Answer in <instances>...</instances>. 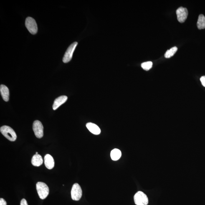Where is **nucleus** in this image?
<instances>
[{"instance_id":"obj_1","label":"nucleus","mask_w":205,"mask_h":205,"mask_svg":"<svg viewBox=\"0 0 205 205\" xmlns=\"http://www.w3.org/2000/svg\"><path fill=\"white\" fill-rule=\"evenodd\" d=\"M0 131L6 139L11 141H15L17 138L15 132L13 129L8 126L4 125L1 127Z\"/></svg>"},{"instance_id":"obj_2","label":"nucleus","mask_w":205,"mask_h":205,"mask_svg":"<svg viewBox=\"0 0 205 205\" xmlns=\"http://www.w3.org/2000/svg\"><path fill=\"white\" fill-rule=\"evenodd\" d=\"M36 189L38 194L41 199H45L48 195L49 188L45 183L42 182H38L36 184Z\"/></svg>"},{"instance_id":"obj_3","label":"nucleus","mask_w":205,"mask_h":205,"mask_svg":"<svg viewBox=\"0 0 205 205\" xmlns=\"http://www.w3.org/2000/svg\"><path fill=\"white\" fill-rule=\"evenodd\" d=\"M135 204L136 205H148V198L143 192L139 191L136 193L134 197Z\"/></svg>"},{"instance_id":"obj_4","label":"nucleus","mask_w":205,"mask_h":205,"mask_svg":"<svg viewBox=\"0 0 205 205\" xmlns=\"http://www.w3.org/2000/svg\"><path fill=\"white\" fill-rule=\"evenodd\" d=\"M25 25L29 32L33 35L36 34L38 31L37 23L32 18L28 17L26 19Z\"/></svg>"},{"instance_id":"obj_5","label":"nucleus","mask_w":205,"mask_h":205,"mask_svg":"<svg viewBox=\"0 0 205 205\" xmlns=\"http://www.w3.org/2000/svg\"><path fill=\"white\" fill-rule=\"evenodd\" d=\"M71 197L74 201H78L82 196V190L78 183H76L72 186L71 190Z\"/></svg>"},{"instance_id":"obj_6","label":"nucleus","mask_w":205,"mask_h":205,"mask_svg":"<svg viewBox=\"0 0 205 205\" xmlns=\"http://www.w3.org/2000/svg\"><path fill=\"white\" fill-rule=\"evenodd\" d=\"M77 45V43L75 42L73 43L69 46L64 54L63 61L65 63L70 62L72 59L73 54L75 51L76 47Z\"/></svg>"},{"instance_id":"obj_7","label":"nucleus","mask_w":205,"mask_h":205,"mask_svg":"<svg viewBox=\"0 0 205 205\" xmlns=\"http://www.w3.org/2000/svg\"><path fill=\"white\" fill-rule=\"evenodd\" d=\"M33 130L37 138H41L44 136V127L39 120H35L33 124Z\"/></svg>"},{"instance_id":"obj_8","label":"nucleus","mask_w":205,"mask_h":205,"mask_svg":"<svg viewBox=\"0 0 205 205\" xmlns=\"http://www.w3.org/2000/svg\"><path fill=\"white\" fill-rule=\"evenodd\" d=\"M178 21L183 23L186 21L188 15V11L186 8L183 7L178 8L176 10Z\"/></svg>"},{"instance_id":"obj_9","label":"nucleus","mask_w":205,"mask_h":205,"mask_svg":"<svg viewBox=\"0 0 205 205\" xmlns=\"http://www.w3.org/2000/svg\"><path fill=\"white\" fill-rule=\"evenodd\" d=\"M67 97L65 95L61 96L56 98L54 100L53 105L52 106V108L53 110H57L59 107L67 101Z\"/></svg>"},{"instance_id":"obj_10","label":"nucleus","mask_w":205,"mask_h":205,"mask_svg":"<svg viewBox=\"0 0 205 205\" xmlns=\"http://www.w3.org/2000/svg\"><path fill=\"white\" fill-rule=\"evenodd\" d=\"M44 165L46 168L49 169H52L54 166L53 158L50 155L47 154L44 157Z\"/></svg>"},{"instance_id":"obj_11","label":"nucleus","mask_w":205,"mask_h":205,"mask_svg":"<svg viewBox=\"0 0 205 205\" xmlns=\"http://www.w3.org/2000/svg\"><path fill=\"white\" fill-rule=\"evenodd\" d=\"M86 126L89 131L93 134L98 135L100 134L101 133L100 128L95 124L89 122L86 124Z\"/></svg>"},{"instance_id":"obj_12","label":"nucleus","mask_w":205,"mask_h":205,"mask_svg":"<svg viewBox=\"0 0 205 205\" xmlns=\"http://www.w3.org/2000/svg\"><path fill=\"white\" fill-rule=\"evenodd\" d=\"M0 92L2 98L5 102L9 101V89L6 86L2 85L0 86Z\"/></svg>"},{"instance_id":"obj_13","label":"nucleus","mask_w":205,"mask_h":205,"mask_svg":"<svg viewBox=\"0 0 205 205\" xmlns=\"http://www.w3.org/2000/svg\"><path fill=\"white\" fill-rule=\"evenodd\" d=\"M32 165L35 166L39 167L42 165L43 160L42 157L39 154H35L33 156L32 161Z\"/></svg>"},{"instance_id":"obj_14","label":"nucleus","mask_w":205,"mask_h":205,"mask_svg":"<svg viewBox=\"0 0 205 205\" xmlns=\"http://www.w3.org/2000/svg\"><path fill=\"white\" fill-rule=\"evenodd\" d=\"M122 155L121 152L120 150L115 149L112 150L111 153V157L112 160L114 161H117L121 157Z\"/></svg>"},{"instance_id":"obj_15","label":"nucleus","mask_w":205,"mask_h":205,"mask_svg":"<svg viewBox=\"0 0 205 205\" xmlns=\"http://www.w3.org/2000/svg\"><path fill=\"white\" fill-rule=\"evenodd\" d=\"M198 29H204L205 28V17L204 15H199L198 17L197 23Z\"/></svg>"},{"instance_id":"obj_16","label":"nucleus","mask_w":205,"mask_h":205,"mask_svg":"<svg viewBox=\"0 0 205 205\" xmlns=\"http://www.w3.org/2000/svg\"><path fill=\"white\" fill-rule=\"evenodd\" d=\"M177 51V47H175L172 48L169 50H168L165 53V57L166 58H169L174 55V54L176 53Z\"/></svg>"},{"instance_id":"obj_17","label":"nucleus","mask_w":205,"mask_h":205,"mask_svg":"<svg viewBox=\"0 0 205 205\" xmlns=\"http://www.w3.org/2000/svg\"><path fill=\"white\" fill-rule=\"evenodd\" d=\"M153 63L151 61L145 62L142 63L141 65V67L144 70L148 71L153 67Z\"/></svg>"},{"instance_id":"obj_18","label":"nucleus","mask_w":205,"mask_h":205,"mask_svg":"<svg viewBox=\"0 0 205 205\" xmlns=\"http://www.w3.org/2000/svg\"><path fill=\"white\" fill-rule=\"evenodd\" d=\"M200 81L203 86L205 87V76H203L201 77Z\"/></svg>"},{"instance_id":"obj_19","label":"nucleus","mask_w":205,"mask_h":205,"mask_svg":"<svg viewBox=\"0 0 205 205\" xmlns=\"http://www.w3.org/2000/svg\"><path fill=\"white\" fill-rule=\"evenodd\" d=\"M6 203L5 199L1 198L0 199V205H6Z\"/></svg>"},{"instance_id":"obj_20","label":"nucleus","mask_w":205,"mask_h":205,"mask_svg":"<svg viewBox=\"0 0 205 205\" xmlns=\"http://www.w3.org/2000/svg\"><path fill=\"white\" fill-rule=\"evenodd\" d=\"M20 205H28L27 202L26 200L24 199H23L21 200V201Z\"/></svg>"},{"instance_id":"obj_21","label":"nucleus","mask_w":205,"mask_h":205,"mask_svg":"<svg viewBox=\"0 0 205 205\" xmlns=\"http://www.w3.org/2000/svg\"><path fill=\"white\" fill-rule=\"evenodd\" d=\"M38 154V153L37 152H36V154Z\"/></svg>"}]
</instances>
